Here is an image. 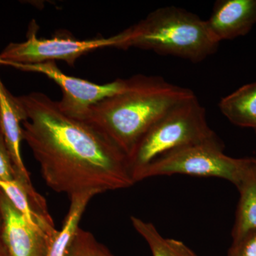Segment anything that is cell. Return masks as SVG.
<instances>
[{
	"instance_id": "1",
	"label": "cell",
	"mask_w": 256,
	"mask_h": 256,
	"mask_svg": "<svg viewBox=\"0 0 256 256\" xmlns=\"http://www.w3.org/2000/svg\"><path fill=\"white\" fill-rule=\"evenodd\" d=\"M26 111L23 140L40 164L48 188L68 194L130 188L128 156L86 121L64 112L42 92L18 96Z\"/></svg>"
},
{
	"instance_id": "2",
	"label": "cell",
	"mask_w": 256,
	"mask_h": 256,
	"mask_svg": "<svg viewBox=\"0 0 256 256\" xmlns=\"http://www.w3.org/2000/svg\"><path fill=\"white\" fill-rule=\"evenodd\" d=\"M195 96L159 76L129 78L124 92L92 106L82 116L130 156L144 134L178 104Z\"/></svg>"
},
{
	"instance_id": "3",
	"label": "cell",
	"mask_w": 256,
	"mask_h": 256,
	"mask_svg": "<svg viewBox=\"0 0 256 256\" xmlns=\"http://www.w3.org/2000/svg\"><path fill=\"white\" fill-rule=\"evenodd\" d=\"M129 28L126 50L130 47L200 63L214 54L220 44L206 21L176 6L158 8Z\"/></svg>"
},
{
	"instance_id": "4",
	"label": "cell",
	"mask_w": 256,
	"mask_h": 256,
	"mask_svg": "<svg viewBox=\"0 0 256 256\" xmlns=\"http://www.w3.org/2000/svg\"><path fill=\"white\" fill-rule=\"evenodd\" d=\"M218 138L196 96L178 104L143 136L128 156L134 183L148 165L170 152Z\"/></svg>"
},
{
	"instance_id": "5",
	"label": "cell",
	"mask_w": 256,
	"mask_h": 256,
	"mask_svg": "<svg viewBox=\"0 0 256 256\" xmlns=\"http://www.w3.org/2000/svg\"><path fill=\"white\" fill-rule=\"evenodd\" d=\"M246 158L226 156L220 138L188 144L160 156L138 176L140 181L158 176L183 174L224 178L238 183Z\"/></svg>"
},
{
	"instance_id": "6",
	"label": "cell",
	"mask_w": 256,
	"mask_h": 256,
	"mask_svg": "<svg viewBox=\"0 0 256 256\" xmlns=\"http://www.w3.org/2000/svg\"><path fill=\"white\" fill-rule=\"evenodd\" d=\"M34 21L30 25L26 41L10 43L0 53V65L12 64H35L55 60H64L73 66L76 60L86 54L98 48L114 47L124 50L129 31L108 37L79 40L69 36L38 38Z\"/></svg>"
},
{
	"instance_id": "7",
	"label": "cell",
	"mask_w": 256,
	"mask_h": 256,
	"mask_svg": "<svg viewBox=\"0 0 256 256\" xmlns=\"http://www.w3.org/2000/svg\"><path fill=\"white\" fill-rule=\"evenodd\" d=\"M10 66L20 70L44 74L58 84L63 94L62 100L58 101V106L64 112L78 119H82L92 106L124 92L129 84V78L96 84L70 76L63 73L54 62L35 64H12Z\"/></svg>"
},
{
	"instance_id": "8",
	"label": "cell",
	"mask_w": 256,
	"mask_h": 256,
	"mask_svg": "<svg viewBox=\"0 0 256 256\" xmlns=\"http://www.w3.org/2000/svg\"><path fill=\"white\" fill-rule=\"evenodd\" d=\"M26 119V111L20 98L8 90L0 78V127L14 166L15 178L28 194L34 210L40 216L50 220L52 216L48 210L46 200L34 188L30 173L22 158L21 142L23 140L22 124Z\"/></svg>"
},
{
	"instance_id": "9",
	"label": "cell",
	"mask_w": 256,
	"mask_h": 256,
	"mask_svg": "<svg viewBox=\"0 0 256 256\" xmlns=\"http://www.w3.org/2000/svg\"><path fill=\"white\" fill-rule=\"evenodd\" d=\"M2 239L9 256H45L52 240L28 220L2 191L0 196Z\"/></svg>"
},
{
	"instance_id": "10",
	"label": "cell",
	"mask_w": 256,
	"mask_h": 256,
	"mask_svg": "<svg viewBox=\"0 0 256 256\" xmlns=\"http://www.w3.org/2000/svg\"><path fill=\"white\" fill-rule=\"evenodd\" d=\"M205 21L218 44L245 36L256 24V0H218Z\"/></svg>"
},
{
	"instance_id": "11",
	"label": "cell",
	"mask_w": 256,
	"mask_h": 256,
	"mask_svg": "<svg viewBox=\"0 0 256 256\" xmlns=\"http://www.w3.org/2000/svg\"><path fill=\"white\" fill-rule=\"evenodd\" d=\"M239 201L232 236L236 240L256 230V158H247L238 183Z\"/></svg>"
},
{
	"instance_id": "12",
	"label": "cell",
	"mask_w": 256,
	"mask_h": 256,
	"mask_svg": "<svg viewBox=\"0 0 256 256\" xmlns=\"http://www.w3.org/2000/svg\"><path fill=\"white\" fill-rule=\"evenodd\" d=\"M218 107L232 124L256 130V82L246 84L224 97Z\"/></svg>"
},
{
	"instance_id": "13",
	"label": "cell",
	"mask_w": 256,
	"mask_h": 256,
	"mask_svg": "<svg viewBox=\"0 0 256 256\" xmlns=\"http://www.w3.org/2000/svg\"><path fill=\"white\" fill-rule=\"evenodd\" d=\"M100 192L90 191L76 194L70 196V204L63 227L50 242L45 256H68L79 223L90 200Z\"/></svg>"
},
{
	"instance_id": "14",
	"label": "cell",
	"mask_w": 256,
	"mask_h": 256,
	"mask_svg": "<svg viewBox=\"0 0 256 256\" xmlns=\"http://www.w3.org/2000/svg\"><path fill=\"white\" fill-rule=\"evenodd\" d=\"M133 228L144 239L152 256H197L183 242L163 237L154 224L131 216Z\"/></svg>"
},
{
	"instance_id": "15",
	"label": "cell",
	"mask_w": 256,
	"mask_h": 256,
	"mask_svg": "<svg viewBox=\"0 0 256 256\" xmlns=\"http://www.w3.org/2000/svg\"><path fill=\"white\" fill-rule=\"evenodd\" d=\"M0 190L28 220L30 225L46 234L52 242L53 240L58 233L54 224L44 220L34 210L28 194L18 181H0Z\"/></svg>"
},
{
	"instance_id": "16",
	"label": "cell",
	"mask_w": 256,
	"mask_h": 256,
	"mask_svg": "<svg viewBox=\"0 0 256 256\" xmlns=\"http://www.w3.org/2000/svg\"><path fill=\"white\" fill-rule=\"evenodd\" d=\"M68 256H114L90 232L79 228Z\"/></svg>"
},
{
	"instance_id": "17",
	"label": "cell",
	"mask_w": 256,
	"mask_h": 256,
	"mask_svg": "<svg viewBox=\"0 0 256 256\" xmlns=\"http://www.w3.org/2000/svg\"><path fill=\"white\" fill-rule=\"evenodd\" d=\"M227 256H256V230L233 240Z\"/></svg>"
},
{
	"instance_id": "18",
	"label": "cell",
	"mask_w": 256,
	"mask_h": 256,
	"mask_svg": "<svg viewBox=\"0 0 256 256\" xmlns=\"http://www.w3.org/2000/svg\"><path fill=\"white\" fill-rule=\"evenodd\" d=\"M13 180H16L14 166L0 127V181Z\"/></svg>"
},
{
	"instance_id": "19",
	"label": "cell",
	"mask_w": 256,
	"mask_h": 256,
	"mask_svg": "<svg viewBox=\"0 0 256 256\" xmlns=\"http://www.w3.org/2000/svg\"><path fill=\"white\" fill-rule=\"evenodd\" d=\"M2 190H0V196ZM0 256H9L2 239V216L1 205H0Z\"/></svg>"
},
{
	"instance_id": "20",
	"label": "cell",
	"mask_w": 256,
	"mask_h": 256,
	"mask_svg": "<svg viewBox=\"0 0 256 256\" xmlns=\"http://www.w3.org/2000/svg\"><path fill=\"white\" fill-rule=\"evenodd\" d=\"M255 131H256V130H255Z\"/></svg>"
}]
</instances>
